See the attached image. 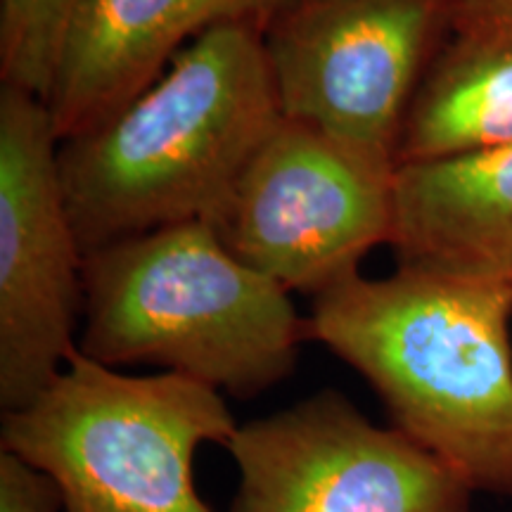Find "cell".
Wrapping results in <instances>:
<instances>
[{"label": "cell", "mask_w": 512, "mask_h": 512, "mask_svg": "<svg viewBox=\"0 0 512 512\" xmlns=\"http://www.w3.org/2000/svg\"><path fill=\"white\" fill-rule=\"evenodd\" d=\"M283 121L261 27L202 31L110 121L60 140V178L83 254L178 226L216 223Z\"/></svg>", "instance_id": "cell-1"}, {"label": "cell", "mask_w": 512, "mask_h": 512, "mask_svg": "<svg viewBox=\"0 0 512 512\" xmlns=\"http://www.w3.org/2000/svg\"><path fill=\"white\" fill-rule=\"evenodd\" d=\"M399 166L285 119L256 150L216 233L287 292L311 297L361 271L389 245Z\"/></svg>", "instance_id": "cell-6"}, {"label": "cell", "mask_w": 512, "mask_h": 512, "mask_svg": "<svg viewBox=\"0 0 512 512\" xmlns=\"http://www.w3.org/2000/svg\"><path fill=\"white\" fill-rule=\"evenodd\" d=\"M389 245L399 268L512 283V140L401 164Z\"/></svg>", "instance_id": "cell-10"}, {"label": "cell", "mask_w": 512, "mask_h": 512, "mask_svg": "<svg viewBox=\"0 0 512 512\" xmlns=\"http://www.w3.org/2000/svg\"><path fill=\"white\" fill-rule=\"evenodd\" d=\"M230 19L256 22V0H79L46 98L57 136L110 121L190 41Z\"/></svg>", "instance_id": "cell-9"}, {"label": "cell", "mask_w": 512, "mask_h": 512, "mask_svg": "<svg viewBox=\"0 0 512 512\" xmlns=\"http://www.w3.org/2000/svg\"><path fill=\"white\" fill-rule=\"evenodd\" d=\"M79 0H0V79L46 102Z\"/></svg>", "instance_id": "cell-12"}, {"label": "cell", "mask_w": 512, "mask_h": 512, "mask_svg": "<svg viewBox=\"0 0 512 512\" xmlns=\"http://www.w3.org/2000/svg\"><path fill=\"white\" fill-rule=\"evenodd\" d=\"M512 140V0H448L415 93L399 166Z\"/></svg>", "instance_id": "cell-11"}, {"label": "cell", "mask_w": 512, "mask_h": 512, "mask_svg": "<svg viewBox=\"0 0 512 512\" xmlns=\"http://www.w3.org/2000/svg\"><path fill=\"white\" fill-rule=\"evenodd\" d=\"M83 249L46 102L0 88V406L36 401L76 349Z\"/></svg>", "instance_id": "cell-7"}, {"label": "cell", "mask_w": 512, "mask_h": 512, "mask_svg": "<svg viewBox=\"0 0 512 512\" xmlns=\"http://www.w3.org/2000/svg\"><path fill=\"white\" fill-rule=\"evenodd\" d=\"M240 479L230 512H470L475 491L337 389L235 430Z\"/></svg>", "instance_id": "cell-8"}, {"label": "cell", "mask_w": 512, "mask_h": 512, "mask_svg": "<svg viewBox=\"0 0 512 512\" xmlns=\"http://www.w3.org/2000/svg\"><path fill=\"white\" fill-rule=\"evenodd\" d=\"M81 313L76 347L102 366L152 363L238 399L287 380L309 339L290 292L238 259L207 221L83 254Z\"/></svg>", "instance_id": "cell-3"}, {"label": "cell", "mask_w": 512, "mask_h": 512, "mask_svg": "<svg viewBox=\"0 0 512 512\" xmlns=\"http://www.w3.org/2000/svg\"><path fill=\"white\" fill-rule=\"evenodd\" d=\"M0 512H67L60 486L41 467L0 451Z\"/></svg>", "instance_id": "cell-13"}, {"label": "cell", "mask_w": 512, "mask_h": 512, "mask_svg": "<svg viewBox=\"0 0 512 512\" xmlns=\"http://www.w3.org/2000/svg\"><path fill=\"white\" fill-rule=\"evenodd\" d=\"M448 0H278L261 41L285 119L399 166Z\"/></svg>", "instance_id": "cell-5"}, {"label": "cell", "mask_w": 512, "mask_h": 512, "mask_svg": "<svg viewBox=\"0 0 512 512\" xmlns=\"http://www.w3.org/2000/svg\"><path fill=\"white\" fill-rule=\"evenodd\" d=\"M275 3H278V0H256V22H259V24L264 22L268 10H271Z\"/></svg>", "instance_id": "cell-14"}, {"label": "cell", "mask_w": 512, "mask_h": 512, "mask_svg": "<svg viewBox=\"0 0 512 512\" xmlns=\"http://www.w3.org/2000/svg\"><path fill=\"white\" fill-rule=\"evenodd\" d=\"M512 283L396 268L313 297L306 332L366 380L394 430L472 491L512 496Z\"/></svg>", "instance_id": "cell-2"}, {"label": "cell", "mask_w": 512, "mask_h": 512, "mask_svg": "<svg viewBox=\"0 0 512 512\" xmlns=\"http://www.w3.org/2000/svg\"><path fill=\"white\" fill-rule=\"evenodd\" d=\"M238 427L209 384L124 375L76 347L46 392L3 413L0 451L48 472L67 512H214L192 463L202 444L228 446Z\"/></svg>", "instance_id": "cell-4"}]
</instances>
